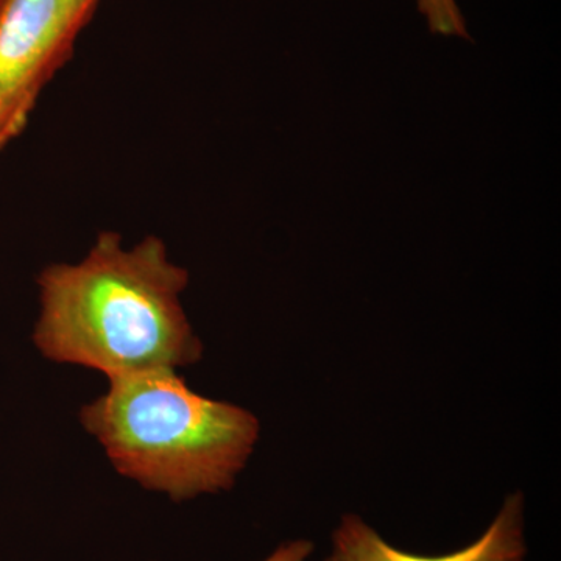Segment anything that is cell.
I'll list each match as a JSON object with an SVG mask.
<instances>
[{
    "instance_id": "4",
    "label": "cell",
    "mask_w": 561,
    "mask_h": 561,
    "mask_svg": "<svg viewBox=\"0 0 561 561\" xmlns=\"http://www.w3.org/2000/svg\"><path fill=\"white\" fill-rule=\"evenodd\" d=\"M526 501L522 491L508 494L478 540L445 556H415L394 548L357 513L342 515L331 534L324 561H526Z\"/></svg>"
},
{
    "instance_id": "3",
    "label": "cell",
    "mask_w": 561,
    "mask_h": 561,
    "mask_svg": "<svg viewBox=\"0 0 561 561\" xmlns=\"http://www.w3.org/2000/svg\"><path fill=\"white\" fill-rule=\"evenodd\" d=\"M99 0H0V151L27 127Z\"/></svg>"
},
{
    "instance_id": "2",
    "label": "cell",
    "mask_w": 561,
    "mask_h": 561,
    "mask_svg": "<svg viewBox=\"0 0 561 561\" xmlns=\"http://www.w3.org/2000/svg\"><path fill=\"white\" fill-rule=\"evenodd\" d=\"M80 420L121 474L173 501L231 490L261 432L253 413L195 393L172 368L110 378Z\"/></svg>"
},
{
    "instance_id": "5",
    "label": "cell",
    "mask_w": 561,
    "mask_h": 561,
    "mask_svg": "<svg viewBox=\"0 0 561 561\" xmlns=\"http://www.w3.org/2000/svg\"><path fill=\"white\" fill-rule=\"evenodd\" d=\"M419 10L426 16L432 33L470 39L467 22L456 0H419Z\"/></svg>"
},
{
    "instance_id": "1",
    "label": "cell",
    "mask_w": 561,
    "mask_h": 561,
    "mask_svg": "<svg viewBox=\"0 0 561 561\" xmlns=\"http://www.w3.org/2000/svg\"><path fill=\"white\" fill-rule=\"evenodd\" d=\"M190 273L149 236L130 250L102 232L79 264L49 265L38 278L36 346L47 359L110 378L202 359L201 339L181 306Z\"/></svg>"
},
{
    "instance_id": "6",
    "label": "cell",
    "mask_w": 561,
    "mask_h": 561,
    "mask_svg": "<svg viewBox=\"0 0 561 561\" xmlns=\"http://www.w3.org/2000/svg\"><path fill=\"white\" fill-rule=\"evenodd\" d=\"M313 551L316 546L311 540L298 538V540L283 542L264 561H309Z\"/></svg>"
}]
</instances>
